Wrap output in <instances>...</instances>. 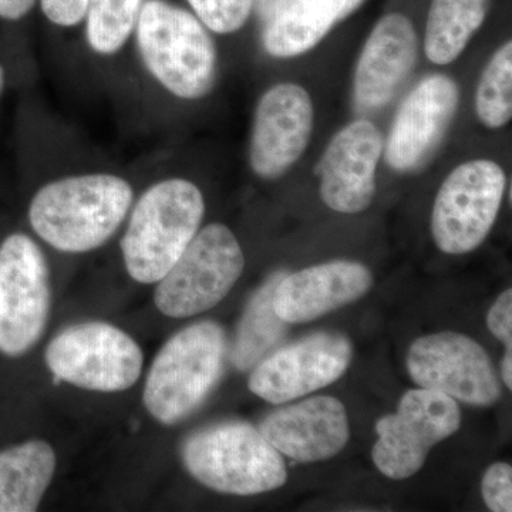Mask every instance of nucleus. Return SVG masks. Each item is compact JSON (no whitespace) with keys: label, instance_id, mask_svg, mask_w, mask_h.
Listing matches in <instances>:
<instances>
[{"label":"nucleus","instance_id":"obj_1","mask_svg":"<svg viewBox=\"0 0 512 512\" xmlns=\"http://www.w3.org/2000/svg\"><path fill=\"white\" fill-rule=\"evenodd\" d=\"M133 201V187L119 175H70L50 181L36 192L29 221L50 247L84 254L116 234Z\"/></svg>","mask_w":512,"mask_h":512},{"label":"nucleus","instance_id":"obj_2","mask_svg":"<svg viewBox=\"0 0 512 512\" xmlns=\"http://www.w3.org/2000/svg\"><path fill=\"white\" fill-rule=\"evenodd\" d=\"M204 212V195L190 180L167 178L147 188L120 242L128 275L140 284L161 281L200 231Z\"/></svg>","mask_w":512,"mask_h":512},{"label":"nucleus","instance_id":"obj_3","mask_svg":"<svg viewBox=\"0 0 512 512\" xmlns=\"http://www.w3.org/2000/svg\"><path fill=\"white\" fill-rule=\"evenodd\" d=\"M134 35L141 62L168 93L200 100L211 92L217 79V47L194 13L165 0H147Z\"/></svg>","mask_w":512,"mask_h":512},{"label":"nucleus","instance_id":"obj_4","mask_svg":"<svg viewBox=\"0 0 512 512\" xmlns=\"http://www.w3.org/2000/svg\"><path fill=\"white\" fill-rule=\"evenodd\" d=\"M181 456L188 473L217 493H269L288 480L281 453L245 421H224L195 431Z\"/></svg>","mask_w":512,"mask_h":512},{"label":"nucleus","instance_id":"obj_5","mask_svg":"<svg viewBox=\"0 0 512 512\" xmlns=\"http://www.w3.org/2000/svg\"><path fill=\"white\" fill-rule=\"evenodd\" d=\"M227 339L215 322H201L175 333L148 372L143 402L165 426L190 417L204 403L224 370Z\"/></svg>","mask_w":512,"mask_h":512},{"label":"nucleus","instance_id":"obj_6","mask_svg":"<svg viewBox=\"0 0 512 512\" xmlns=\"http://www.w3.org/2000/svg\"><path fill=\"white\" fill-rule=\"evenodd\" d=\"M244 266V252L234 232L218 222L207 225L157 282L154 303L168 318L210 311L231 292Z\"/></svg>","mask_w":512,"mask_h":512},{"label":"nucleus","instance_id":"obj_7","mask_svg":"<svg viewBox=\"0 0 512 512\" xmlns=\"http://www.w3.org/2000/svg\"><path fill=\"white\" fill-rule=\"evenodd\" d=\"M46 365L57 382L92 392H124L137 383L143 352L123 330L103 322L70 326L46 349Z\"/></svg>","mask_w":512,"mask_h":512},{"label":"nucleus","instance_id":"obj_8","mask_svg":"<svg viewBox=\"0 0 512 512\" xmlns=\"http://www.w3.org/2000/svg\"><path fill=\"white\" fill-rule=\"evenodd\" d=\"M507 178L495 161L473 160L447 175L434 201L431 234L444 254L474 251L494 227Z\"/></svg>","mask_w":512,"mask_h":512},{"label":"nucleus","instance_id":"obj_9","mask_svg":"<svg viewBox=\"0 0 512 512\" xmlns=\"http://www.w3.org/2000/svg\"><path fill=\"white\" fill-rule=\"evenodd\" d=\"M460 407L453 397L430 389L409 390L397 412L377 421L379 440L372 450L383 476L406 480L419 473L431 448L457 433Z\"/></svg>","mask_w":512,"mask_h":512},{"label":"nucleus","instance_id":"obj_10","mask_svg":"<svg viewBox=\"0 0 512 512\" xmlns=\"http://www.w3.org/2000/svg\"><path fill=\"white\" fill-rule=\"evenodd\" d=\"M50 311L49 269L39 245L25 234L0 245V352L19 357L42 338Z\"/></svg>","mask_w":512,"mask_h":512},{"label":"nucleus","instance_id":"obj_11","mask_svg":"<svg viewBox=\"0 0 512 512\" xmlns=\"http://www.w3.org/2000/svg\"><path fill=\"white\" fill-rule=\"evenodd\" d=\"M407 370L421 389L436 390L471 406H493L503 393L487 350L461 333H433L414 340Z\"/></svg>","mask_w":512,"mask_h":512},{"label":"nucleus","instance_id":"obj_12","mask_svg":"<svg viewBox=\"0 0 512 512\" xmlns=\"http://www.w3.org/2000/svg\"><path fill=\"white\" fill-rule=\"evenodd\" d=\"M352 353L346 336L316 333L261 360L249 377V390L269 403L292 402L339 380Z\"/></svg>","mask_w":512,"mask_h":512},{"label":"nucleus","instance_id":"obj_13","mask_svg":"<svg viewBox=\"0 0 512 512\" xmlns=\"http://www.w3.org/2000/svg\"><path fill=\"white\" fill-rule=\"evenodd\" d=\"M315 123L311 96L303 87L281 83L258 101L249 141V165L259 178L282 177L309 146Z\"/></svg>","mask_w":512,"mask_h":512},{"label":"nucleus","instance_id":"obj_14","mask_svg":"<svg viewBox=\"0 0 512 512\" xmlns=\"http://www.w3.org/2000/svg\"><path fill=\"white\" fill-rule=\"evenodd\" d=\"M384 150L379 128L356 120L330 141L318 165L320 197L330 210L359 214L376 194V170Z\"/></svg>","mask_w":512,"mask_h":512},{"label":"nucleus","instance_id":"obj_15","mask_svg":"<svg viewBox=\"0 0 512 512\" xmlns=\"http://www.w3.org/2000/svg\"><path fill=\"white\" fill-rule=\"evenodd\" d=\"M460 90L446 74H431L404 99L384 144L387 164L396 171L416 168L446 134L456 116Z\"/></svg>","mask_w":512,"mask_h":512},{"label":"nucleus","instance_id":"obj_16","mask_svg":"<svg viewBox=\"0 0 512 512\" xmlns=\"http://www.w3.org/2000/svg\"><path fill=\"white\" fill-rule=\"evenodd\" d=\"M259 431L279 453L301 463L335 457L350 437L345 406L330 396L282 407L262 421Z\"/></svg>","mask_w":512,"mask_h":512},{"label":"nucleus","instance_id":"obj_17","mask_svg":"<svg viewBox=\"0 0 512 512\" xmlns=\"http://www.w3.org/2000/svg\"><path fill=\"white\" fill-rule=\"evenodd\" d=\"M416 57L417 35L410 19L400 13L380 19L356 66L353 96L359 110L386 106L412 72Z\"/></svg>","mask_w":512,"mask_h":512},{"label":"nucleus","instance_id":"obj_18","mask_svg":"<svg viewBox=\"0 0 512 512\" xmlns=\"http://www.w3.org/2000/svg\"><path fill=\"white\" fill-rule=\"evenodd\" d=\"M372 285V272L359 262L311 266L279 281L275 312L286 323L311 322L362 298Z\"/></svg>","mask_w":512,"mask_h":512},{"label":"nucleus","instance_id":"obj_19","mask_svg":"<svg viewBox=\"0 0 512 512\" xmlns=\"http://www.w3.org/2000/svg\"><path fill=\"white\" fill-rule=\"evenodd\" d=\"M365 0H291L265 23L262 45L269 56L288 59L309 52Z\"/></svg>","mask_w":512,"mask_h":512},{"label":"nucleus","instance_id":"obj_20","mask_svg":"<svg viewBox=\"0 0 512 512\" xmlns=\"http://www.w3.org/2000/svg\"><path fill=\"white\" fill-rule=\"evenodd\" d=\"M56 453L43 440L0 451V512H33L42 503L56 470Z\"/></svg>","mask_w":512,"mask_h":512},{"label":"nucleus","instance_id":"obj_21","mask_svg":"<svg viewBox=\"0 0 512 512\" xmlns=\"http://www.w3.org/2000/svg\"><path fill=\"white\" fill-rule=\"evenodd\" d=\"M488 8L490 0H433L424 36L430 62L453 63L483 26Z\"/></svg>","mask_w":512,"mask_h":512},{"label":"nucleus","instance_id":"obj_22","mask_svg":"<svg viewBox=\"0 0 512 512\" xmlns=\"http://www.w3.org/2000/svg\"><path fill=\"white\" fill-rule=\"evenodd\" d=\"M285 274L279 272L266 282L249 302L232 346L231 359L239 370H249L261 362L268 350L284 338L286 325L274 308L276 286Z\"/></svg>","mask_w":512,"mask_h":512},{"label":"nucleus","instance_id":"obj_23","mask_svg":"<svg viewBox=\"0 0 512 512\" xmlns=\"http://www.w3.org/2000/svg\"><path fill=\"white\" fill-rule=\"evenodd\" d=\"M143 0H90L87 43L101 56L116 55L136 29Z\"/></svg>","mask_w":512,"mask_h":512},{"label":"nucleus","instance_id":"obj_24","mask_svg":"<svg viewBox=\"0 0 512 512\" xmlns=\"http://www.w3.org/2000/svg\"><path fill=\"white\" fill-rule=\"evenodd\" d=\"M478 120L488 128L507 126L512 117V42L504 43L485 67L476 94Z\"/></svg>","mask_w":512,"mask_h":512},{"label":"nucleus","instance_id":"obj_25","mask_svg":"<svg viewBox=\"0 0 512 512\" xmlns=\"http://www.w3.org/2000/svg\"><path fill=\"white\" fill-rule=\"evenodd\" d=\"M188 3L202 25L217 35H229L244 28L254 10V0H188Z\"/></svg>","mask_w":512,"mask_h":512},{"label":"nucleus","instance_id":"obj_26","mask_svg":"<svg viewBox=\"0 0 512 512\" xmlns=\"http://www.w3.org/2000/svg\"><path fill=\"white\" fill-rule=\"evenodd\" d=\"M487 507L494 512L512 511V468L507 463H495L485 471L481 484Z\"/></svg>","mask_w":512,"mask_h":512},{"label":"nucleus","instance_id":"obj_27","mask_svg":"<svg viewBox=\"0 0 512 512\" xmlns=\"http://www.w3.org/2000/svg\"><path fill=\"white\" fill-rule=\"evenodd\" d=\"M40 8L53 25L74 28L86 20L90 0H40Z\"/></svg>","mask_w":512,"mask_h":512},{"label":"nucleus","instance_id":"obj_28","mask_svg":"<svg viewBox=\"0 0 512 512\" xmlns=\"http://www.w3.org/2000/svg\"><path fill=\"white\" fill-rule=\"evenodd\" d=\"M487 326L495 338L505 346V355H512V291L507 289L498 296L487 316Z\"/></svg>","mask_w":512,"mask_h":512},{"label":"nucleus","instance_id":"obj_29","mask_svg":"<svg viewBox=\"0 0 512 512\" xmlns=\"http://www.w3.org/2000/svg\"><path fill=\"white\" fill-rule=\"evenodd\" d=\"M36 0H0V19L16 22L29 15Z\"/></svg>","mask_w":512,"mask_h":512},{"label":"nucleus","instance_id":"obj_30","mask_svg":"<svg viewBox=\"0 0 512 512\" xmlns=\"http://www.w3.org/2000/svg\"><path fill=\"white\" fill-rule=\"evenodd\" d=\"M291 0H254V9L258 13L259 19L268 22L278 15Z\"/></svg>","mask_w":512,"mask_h":512},{"label":"nucleus","instance_id":"obj_31","mask_svg":"<svg viewBox=\"0 0 512 512\" xmlns=\"http://www.w3.org/2000/svg\"><path fill=\"white\" fill-rule=\"evenodd\" d=\"M3 89H5V70L0 66V97H2Z\"/></svg>","mask_w":512,"mask_h":512}]
</instances>
